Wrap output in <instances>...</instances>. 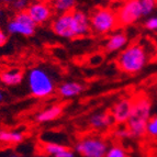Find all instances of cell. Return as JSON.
I'll return each instance as SVG.
<instances>
[{"label": "cell", "mask_w": 157, "mask_h": 157, "mask_svg": "<svg viewBox=\"0 0 157 157\" xmlns=\"http://www.w3.org/2000/svg\"><path fill=\"white\" fill-rule=\"evenodd\" d=\"M26 82L30 94L43 99L52 96L56 89L55 80L44 67H33L26 74Z\"/></svg>", "instance_id": "obj_3"}, {"label": "cell", "mask_w": 157, "mask_h": 157, "mask_svg": "<svg viewBox=\"0 0 157 157\" xmlns=\"http://www.w3.org/2000/svg\"><path fill=\"white\" fill-rule=\"evenodd\" d=\"M1 13H2V12H1V10H0V16H1Z\"/></svg>", "instance_id": "obj_33"}, {"label": "cell", "mask_w": 157, "mask_h": 157, "mask_svg": "<svg viewBox=\"0 0 157 157\" xmlns=\"http://www.w3.org/2000/svg\"><path fill=\"white\" fill-rule=\"evenodd\" d=\"M108 143L98 136H86L75 144V152L82 157H105Z\"/></svg>", "instance_id": "obj_5"}, {"label": "cell", "mask_w": 157, "mask_h": 157, "mask_svg": "<svg viewBox=\"0 0 157 157\" xmlns=\"http://www.w3.org/2000/svg\"><path fill=\"white\" fill-rule=\"evenodd\" d=\"M51 29L53 33L62 39L71 40L76 37L75 26H74L73 14L71 12L57 14L51 22Z\"/></svg>", "instance_id": "obj_8"}, {"label": "cell", "mask_w": 157, "mask_h": 157, "mask_svg": "<svg viewBox=\"0 0 157 157\" xmlns=\"http://www.w3.org/2000/svg\"><path fill=\"white\" fill-rule=\"evenodd\" d=\"M24 74L19 68H12L0 74V81L6 86H18L23 81Z\"/></svg>", "instance_id": "obj_17"}, {"label": "cell", "mask_w": 157, "mask_h": 157, "mask_svg": "<svg viewBox=\"0 0 157 157\" xmlns=\"http://www.w3.org/2000/svg\"><path fill=\"white\" fill-rule=\"evenodd\" d=\"M155 1H156V2H157V0H155Z\"/></svg>", "instance_id": "obj_34"}, {"label": "cell", "mask_w": 157, "mask_h": 157, "mask_svg": "<svg viewBox=\"0 0 157 157\" xmlns=\"http://www.w3.org/2000/svg\"><path fill=\"white\" fill-rule=\"evenodd\" d=\"M24 140V134L19 131L0 130V143L3 145L20 144Z\"/></svg>", "instance_id": "obj_18"}, {"label": "cell", "mask_w": 157, "mask_h": 157, "mask_svg": "<svg viewBox=\"0 0 157 157\" xmlns=\"http://www.w3.org/2000/svg\"><path fill=\"white\" fill-rule=\"evenodd\" d=\"M128 45V36L123 31H114L105 42V51L108 53H115L122 51Z\"/></svg>", "instance_id": "obj_13"}, {"label": "cell", "mask_w": 157, "mask_h": 157, "mask_svg": "<svg viewBox=\"0 0 157 157\" xmlns=\"http://www.w3.org/2000/svg\"><path fill=\"white\" fill-rule=\"evenodd\" d=\"M90 31L97 35L112 33L119 26L117 12L110 7L96 8L89 16Z\"/></svg>", "instance_id": "obj_4"}, {"label": "cell", "mask_w": 157, "mask_h": 157, "mask_svg": "<svg viewBox=\"0 0 157 157\" xmlns=\"http://www.w3.org/2000/svg\"><path fill=\"white\" fill-rule=\"evenodd\" d=\"M149 52L151 50L142 41L128 44L119 54L117 58V65L119 69L124 74L128 75L139 74L144 69L151 59Z\"/></svg>", "instance_id": "obj_1"}, {"label": "cell", "mask_w": 157, "mask_h": 157, "mask_svg": "<svg viewBox=\"0 0 157 157\" xmlns=\"http://www.w3.org/2000/svg\"><path fill=\"white\" fill-rule=\"evenodd\" d=\"M9 157H21V156H18V155H11V156Z\"/></svg>", "instance_id": "obj_30"}, {"label": "cell", "mask_w": 157, "mask_h": 157, "mask_svg": "<svg viewBox=\"0 0 157 157\" xmlns=\"http://www.w3.org/2000/svg\"><path fill=\"white\" fill-rule=\"evenodd\" d=\"M105 157H128V152L123 146L119 144H113L108 147Z\"/></svg>", "instance_id": "obj_20"}, {"label": "cell", "mask_w": 157, "mask_h": 157, "mask_svg": "<svg viewBox=\"0 0 157 157\" xmlns=\"http://www.w3.org/2000/svg\"><path fill=\"white\" fill-rule=\"evenodd\" d=\"M145 135L151 139H157V115H152L146 124Z\"/></svg>", "instance_id": "obj_22"}, {"label": "cell", "mask_w": 157, "mask_h": 157, "mask_svg": "<svg viewBox=\"0 0 157 157\" xmlns=\"http://www.w3.org/2000/svg\"><path fill=\"white\" fill-rule=\"evenodd\" d=\"M76 0H69V1H60V0H53L52 8L57 14L60 13L71 12L75 9Z\"/></svg>", "instance_id": "obj_19"}, {"label": "cell", "mask_w": 157, "mask_h": 157, "mask_svg": "<svg viewBox=\"0 0 157 157\" xmlns=\"http://www.w3.org/2000/svg\"><path fill=\"white\" fill-rule=\"evenodd\" d=\"M3 97H5V96H3V92L1 91V90H0V102H1L3 100Z\"/></svg>", "instance_id": "obj_29"}, {"label": "cell", "mask_w": 157, "mask_h": 157, "mask_svg": "<svg viewBox=\"0 0 157 157\" xmlns=\"http://www.w3.org/2000/svg\"><path fill=\"white\" fill-rule=\"evenodd\" d=\"M63 114V105H53L51 107L46 108L42 110L36 115V121L39 123H45V122H50L58 119L60 115Z\"/></svg>", "instance_id": "obj_16"}, {"label": "cell", "mask_w": 157, "mask_h": 157, "mask_svg": "<svg viewBox=\"0 0 157 157\" xmlns=\"http://www.w3.org/2000/svg\"><path fill=\"white\" fill-rule=\"evenodd\" d=\"M13 9L17 11V12H20V11H25L29 7V2L28 0H14L12 3Z\"/></svg>", "instance_id": "obj_25"}, {"label": "cell", "mask_w": 157, "mask_h": 157, "mask_svg": "<svg viewBox=\"0 0 157 157\" xmlns=\"http://www.w3.org/2000/svg\"><path fill=\"white\" fill-rule=\"evenodd\" d=\"M119 25L128 26L136 23L143 17L139 0H124L115 10Z\"/></svg>", "instance_id": "obj_6"}, {"label": "cell", "mask_w": 157, "mask_h": 157, "mask_svg": "<svg viewBox=\"0 0 157 157\" xmlns=\"http://www.w3.org/2000/svg\"><path fill=\"white\" fill-rule=\"evenodd\" d=\"M113 134H114V136L117 137V139L119 140H124V139H130L131 137V134H130V131L128 130V128L123 125L119 126L118 128H115L114 132H113Z\"/></svg>", "instance_id": "obj_23"}, {"label": "cell", "mask_w": 157, "mask_h": 157, "mask_svg": "<svg viewBox=\"0 0 157 157\" xmlns=\"http://www.w3.org/2000/svg\"><path fill=\"white\" fill-rule=\"evenodd\" d=\"M41 152L47 157H75L74 151H71L68 146L54 142L42 143Z\"/></svg>", "instance_id": "obj_11"}, {"label": "cell", "mask_w": 157, "mask_h": 157, "mask_svg": "<svg viewBox=\"0 0 157 157\" xmlns=\"http://www.w3.org/2000/svg\"><path fill=\"white\" fill-rule=\"evenodd\" d=\"M35 157H47V156H45V155H42V156H35Z\"/></svg>", "instance_id": "obj_31"}, {"label": "cell", "mask_w": 157, "mask_h": 157, "mask_svg": "<svg viewBox=\"0 0 157 157\" xmlns=\"http://www.w3.org/2000/svg\"><path fill=\"white\" fill-rule=\"evenodd\" d=\"M53 8L52 5L46 1H35L29 5L26 12L31 17L33 22L36 25L47 23L53 18Z\"/></svg>", "instance_id": "obj_9"}, {"label": "cell", "mask_w": 157, "mask_h": 157, "mask_svg": "<svg viewBox=\"0 0 157 157\" xmlns=\"http://www.w3.org/2000/svg\"><path fill=\"white\" fill-rule=\"evenodd\" d=\"M132 100H133L132 111L125 125L130 131L131 137L141 139L145 136L146 124L149 118L152 117L151 115L152 101L144 94H137Z\"/></svg>", "instance_id": "obj_2"}, {"label": "cell", "mask_w": 157, "mask_h": 157, "mask_svg": "<svg viewBox=\"0 0 157 157\" xmlns=\"http://www.w3.org/2000/svg\"><path fill=\"white\" fill-rule=\"evenodd\" d=\"M60 1H69V0H60Z\"/></svg>", "instance_id": "obj_32"}, {"label": "cell", "mask_w": 157, "mask_h": 157, "mask_svg": "<svg viewBox=\"0 0 157 157\" xmlns=\"http://www.w3.org/2000/svg\"><path fill=\"white\" fill-rule=\"evenodd\" d=\"M8 42V35L5 31L0 29V47L6 45V43Z\"/></svg>", "instance_id": "obj_26"}, {"label": "cell", "mask_w": 157, "mask_h": 157, "mask_svg": "<svg viewBox=\"0 0 157 157\" xmlns=\"http://www.w3.org/2000/svg\"><path fill=\"white\" fill-rule=\"evenodd\" d=\"M105 1H107V2H123L124 0H105Z\"/></svg>", "instance_id": "obj_28"}, {"label": "cell", "mask_w": 157, "mask_h": 157, "mask_svg": "<svg viewBox=\"0 0 157 157\" xmlns=\"http://www.w3.org/2000/svg\"><path fill=\"white\" fill-rule=\"evenodd\" d=\"M132 105H133V100L132 98H121L113 105L111 109V117L113 119V122L119 125L126 124L130 114L132 111Z\"/></svg>", "instance_id": "obj_10"}, {"label": "cell", "mask_w": 157, "mask_h": 157, "mask_svg": "<svg viewBox=\"0 0 157 157\" xmlns=\"http://www.w3.org/2000/svg\"><path fill=\"white\" fill-rule=\"evenodd\" d=\"M36 24L25 11L17 12L12 20L7 24V31L10 34H18L22 36H32L35 32Z\"/></svg>", "instance_id": "obj_7"}, {"label": "cell", "mask_w": 157, "mask_h": 157, "mask_svg": "<svg viewBox=\"0 0 157 157\" xmlns=\"http://www.w3.org/2000/svg\"><path fill=\"white\" fill-rule=\"evenodd\" d=\"M85 90V86L77 81H65L57 87V94L63 99H71L81 94Z\"/></svg>", "instance_id": "obj_15"}, {"label": "cell", "mask_w": 157, "mask_h": 157, "mask_svg": "<svg viewBox=\"0 0 157 157\" xmlns=\"http://www.w3.org/2000/svg\"><path fill=\"white\" fill-rule=\"evenodd\" d=\"M90 128L96 131H103V130H108L109 128L112 126L113 119L111 117L110 113L108 112H96L89 117L88 120Z\"/></svg>", "instance_id": "obj_14"}, {"label": "cell", "mask_w": 157, "mask_h": 157, "mask_svg": "<svg viewBox=\"0 0 157 157\" xmlns=\"http://www.w3.org/2000/svg\"><path fill=\"white\" fill-rule=\"evenodd\" d=\"M2 3H6V5H10V3H12L14 0H0Z\"/></svg>", "instance_id": "obj_27"}, {"label": "cell", "mask_w": 157, "mask_h": 157, "mask_svg": "<svg viewBox=\"0 0 157 157\" xmlns=\"http://www.w3.org/2000/svg\"><path fill=\"white\" fill-rule=\"evenodd\" d=\"M139 1H140V5H141L143 17L151 16L157 7V2L155 0H139Z\"/></svg>", "instance_id": "obj_21"}, {"label": "cell", "mask_w": 157, "mask_h": 157, "mask_svg": "<svg viewBox=\"0 0 157 157\" xmlns=\"http://www.w3.org/2000/svg\"><path fill=\"white\" fill-rule=\"evenodd\" d=\"M144 28L147 31L157 32V16L149 17L144 22Z\"/></svg>", "instance_id": "obj_24"}, {"label": "cell", "mask_w": 157, "mask_h": 157, "mask_svg": "<svg viewBox=\"0 0 157 157\" xmlns=\"http://www.w3.org/2000/svg\"><path fill=\"white\" fill-rule=\"evenodd\" d=\"M74 20V26H75V33L76 37L85 36L90 32V20L89 16L82 10L74 9L71 11Z\"/></svg>", "instance_id": "obj_12"}]
</instances>
